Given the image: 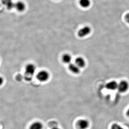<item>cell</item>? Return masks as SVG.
Listing matches in <instances>:
<instances>
[{
    "label": "cell",
    "instance_id": "cell-5",
    "mask_svg": "<svg viewBox=\"0 0 129 129\" xmlns=\"http://www.w3.org/2000/svg\"><path fill=\"white\" fill-rule=\"evenodd\" d=\"M89 125V122L87 119H80L77 122V127L79 129H87Z\"/></svg>",
    "mask_w": 129,
    "mask_h": 129
},
{
    "label": "cell",
    "instance_id": "cell-4",
    "mask_svg": "<svg viewBox=\"0 0 129 129\" xmlns=\"http://www.w3.org/2000/svg\"><path fill=\"white\" fill-rule=\"evenodd\" d=\"M91 32V29L89 26H86L80 29L78 31V36L80 37H83L88 35Z\"/></svg>",
    "mask_w": 129,
    "mask_h": 129
},
{
    "label": "cell",
    "instance_id": "cell-6",
    "mask_svg": "<svg viewBox=\"0 0 129 129\" xmlns=\"http://www.w3.org/2000/svg\"><path fill=\"white\" fill-rule=\"evenodd\" d=\"M118 84L115 81L109 82L106 84V87L109 90H115L118 88Z\"/></svg>",
    "mask_w": 129,
    "mask_h": 129
},
{
    "label": "cell",
    "instance_id": "cell-2",
    "mask_svg": "<svg viewBox=\"0 0 129 129\" xmlns=\"http://www.w3.org/2000/svg\"><path fill=\"white\" fill-rule=\"evenodd\" d=\"M129 88V84L126 81H122L118 84V91L121 93H124L128 90Z\"/></svg>",
    "mask_w": 129,
    "mask_h": 129
},
{
    "label": "cell",
    "instance_id": "cell-10",
    "mask_svg": "<svg viewBox=\"0 0 129 129\" xmlns=\"http://www.w3.org/2000/svg\"><path fill=\"white\" fill-rule=\"evenodd\" d=\"M75 63L80 68L84 67L85 65V62L84 59L80 57L76 58Z\"/></svg>",
    "mask_w": 129,
    "mask_h": 129
},
{
    "label": "cell",
    "instance_id": "cell-17",
    "mask_svg": "<svg viewBox=\"0 0 129 129\" xmlns=\"http://www.w3.org/2000/svg\"><path fill=\"white\" fill-rule=\"evenodd\" d=\"M126 115L129 118V108L127 110V112H126Z\"/></svg>",
    "mask_w": 129,
    "mask_h": 129
},
{
    "label": "cell",
    "instance_id": "cell-8",
    "mask_svg": "<svg viewBox=\"0 0 129 129\" xmlns=\"http://www.w3.org/2000/svg\"><path fill=\"white\" fill-rule=\"evenodd\" d=\"M68 68L71 72L75 74H79L80 71V68L76 65V63H70Z\"/></svg>",
    "mask_w": 129,
    "mask_h": 129
},
{
    "label": "cell",
    "instance_id": "cell-1",
    "mask_svg": "<svg viewBox=\"0 0 129 129\" xmlns=\"http://www.w3.org/2000/svg\"><path fill=\"white\" fill-rule=\"evenodd\" d=\"M49 74L46 71H40L37 75V78L38 80L41 82H46L49 79Z\"/></svg>",
    "mask_w": 129,
    "mask_h": 129
},
{
    "label": "cell",
    "instance_id": "cell-18",
    "mask_svg": "<svg viewBox=\"0 0 129 129\" xmlns=\"http://www.w3.org/2000/svg\"><path fill=\"white\" fill-rule=\"evenodd\" d=\"M52 129H60L59 128H57V127H54V128H52Z\"/></svg>",
    "mask_w": 129,
    "mask_h": 129
},
{
    "label": "cell",
    "instance_id": "cell-3",
    "mask_svg": "<svg viewBox=\"0 0 129 129\" xmlns=\"http://www.w3.org/2000/svg\"><path fill=\"white\" fill-rule=\"evenodd\" d=\"M36 71L35 66L32 63H30L26 66L25 69V74L27 77L32 76Z\"/></svg>",
    "mask_w": 129,
    "mask_h": 129
},
{
    "label": "cell",
    "instance_id": "cell-16",
    "mask_svg": "<svg viewBox=\"0 0 129 129\" xmlns=\"http://www.w3.org/2000/svg\"><path fill=\"white\" fill-rule=\"evenodd\" d=\"M4 79L2 77H0V86L2 85L4 83Z\"/></svg>",
    "mask_w": 129,
    "mask_h": 129
},
{
    "label": "cell",
    "instance_id": "cell-7",
    "mask_svg": "<svg viewBox=\"0 0 129 129\" xmlns=\"http://www.w3.org/2000/svg\"><path fill=\"white\" fill-rule=\"evenodd\" d=\"M2 2L9 10H11L15 8V3H13L12 0H2Z\"/></svg>",
    "mask_w": 129,
    "mask_h": 129
},
{
    "label": "cell",
    "instance_id": "cell-14",
    "mask_svg": "<svg viewBox=\"0 0 129 129\" xmlns=\"http://www.w3.org/2000/svg\"><path fill=\"white\" fill-rule=\"evenodd\" d=\"M111 129H124V128H122L121 126L119 125V124L116 123L114 124H112V127Z\"/></svg>",
    "mask_w": 129,
    "mask_h": 129
},
{
    "label": "cell",
    "instance_id": "cell-15",
    "mask_svg": "<svg viewBox=\"0 0 129 129\" xmlns=\"http://www.w3.org/2000/svg\"><path fill=\"white\" fill-rule=\"evenodd\" d=\"M125 20L129 24V13L126 14L125 16Z\"/></svg>",
    "mask_w": 129,
    "mask_h": 129
},
{
    "label": "cell",
    "instance_id": "cell-9",
    "mask_svg": "<svg viewBox=\"0 0 129 129\" xmlns=\"http://www.w3.org/2000/svg\"><path fill=\"white\" fill-rule=\"evenodd\" d=\"M25 5L22 1H18L15 3V8L18 11L22 12L25 9Z\"/></svg>",
    "mask_w": 129,
    "mask_h": 129
},
{
    "label": "cell",
    "instance_id": "cell-11",
    "mask_svg": "<svg viewBox=\"0 0 129 129\" xmlns=\"http://www.w3.org/2000/svg\"><path fill=\"white\" fill-rule=\"evenodd\" d=\"M43 125L40 122H36L30 126L29 129H42Z\"/></svg>",
    "mask_w": 129,
    "mask_h": 129
},
{
    "label": "cell",
    "instance_id": "cell-13",
    "mask_svg": "<svg viewBox=\"0 0 129 129\" xmlns=\"http://www.w3.org/2000/svg\"><path fill=\"white\" fill-rule=\"evenodd\" d=\"M79 3L81 6L85 8L89 7L91 4L90 0H80Z\"/></svg>",
    "mask_w": 129,
    "mask_h": 129
},
{
    "label": "cell",
    "instance_id": "cell-12",
    "mask_svg": "<svg viewBox=\"0 0 129 129\" xmlns=\"http://www.w3.org/2000/svg\"><path fill=\"white\" fill-rule=\"evenodd\" d=\"M62 61L64 63H71V61L72 60V57L71 55L69 54H64L63 55L62 57Z\"/></svg>",
    "mask_w": 129,
    "mask_h": 129
}]
</instances>
